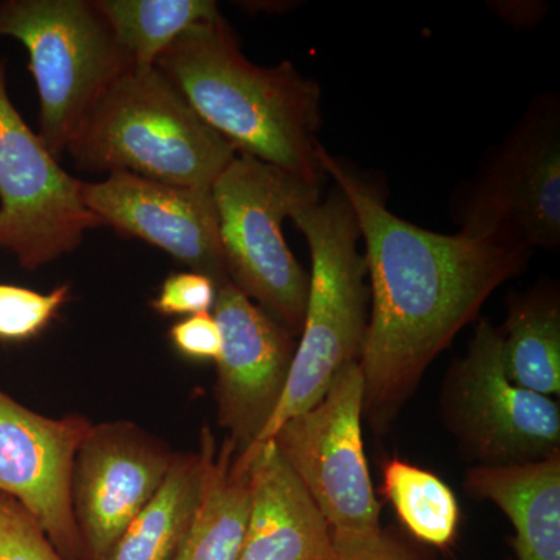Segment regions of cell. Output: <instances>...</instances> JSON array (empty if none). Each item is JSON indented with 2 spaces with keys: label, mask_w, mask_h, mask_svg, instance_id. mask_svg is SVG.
I'll list each match as a JSON object with an SVG mask.
<instances>
[{
  "label": "cell",
  "mask_w": 560,
  "mask_h": 560,
  "mask_svg": "<svg viewBox=\"0 0 560 560\" xmlns=\"http://www.w3.org/2000/svg\"><path fill=\"white\" fill-rule=\"evenodd\" d=\"M291 220L311 248L307 308L282 399L254 448L270 441L287 420L318 404L338 372L360 363L366 338L370 287L359 249L360 228L348 198L335 187L326 200L302 206Z\"/></svg>",
  "instance_id": "4"
},
{
  "label": "cell",
  "mask_w": 560,
  "mask_h": 560,
  "mask_svg": "<svg viewBox=\"0 0 560 560\" xmlns=\"http://www.w3.org/2000/svg\"><path fill=\"white\" fill-rule=\"evenodd\" d=\"M442 418L477 466L534 463L560 453V408L508 378L500 329L482 319L466 355L448 371Z\"/></svg>",
  "instance_id": "7"
},
{
  "label": "cell",
  "mask_w": 560,
  "mask_h": 560,
  "mask_svg": "<svg viewBox=\"0 0 560 560\" xmlns=\"http://www.w3.org/2000/svg\"><path fill=\"white\" fill-rule=\"evenodd\" d=\"M175 456L171 445L130 420L92 423L70 482L81 560L108 559L121 533L161 489Z\"/></svg>",
  "instance_id": "10"
},
{
  "label": "cell",
  "mask_w": 560,
  "mask_h": 560,
  "mask_svg": "<svg viewBox=\"0 0 560 560\" xmlns=\"http://www.w3.org/2000/svg\"><path fill=\"white\" fill-rule=\"evenodd\" d=\"M66 151L81 171L127 172L206 191L237 156L154 66L120 73Z\"/></svg>",
  "instance_id": "3"
},
{
  "label": "cell",
  "mask_w": 560,
  "mask_h": 560,
  "mask_svg": "<svg viewBox=\"0 0 560 560\" xmlns=\"http://www.w3.org/2000/svg\"><path fill=\"white\" fill-rule=\"evenodd\" d=\"M217 291L215 282L201 272H176L164 280L151 307L164 316L210 313L215 305Z\"/></svg>",
  "instance_id": "24"
},
{
  "label": "cell",
  "mask_w": 560,
  "mask_h": 560,
  "mask_svg": "<svg viewBox=\"0 0 560 560\" xmlns=\"http://www.w3.org/2000/svg\"><path fill=\"white\" fill-rule=\"evenodd\" d=\"M132 66L151 68L184 32L220 16L212 0H95Z\"/></svg>",
  "instance_id": "20"
},
{
  "label": "cell",
  "mask_w": 560,
  "mask_h": 560,
  "mask_svg": "<svg viewBox=\"0 0 560 560\" xmlns=\"http://www.w3.org/2000/svg\"><path fill=\"white\" fill-rule=\"evenodd\" d=\"M501 335L508 378L540 396L560 394V304L545 289L515 298Z\"/></svg>",
  "instance_id": "19"
},
{
  "label": "cell",
  "mask_w": 560,
  "mask_h": 560,
  "mask_svg": "<svg viewBox=\"0 0 560 560\" xmlns=\"http://www.w3.org/2000/svg\"><path fill=\"white\" fill-rule=\"evenodd\" d=\"M70 176L10 101L0 62V249L21 268L38 270L73 253L102 226Z\"/></svg>",
  "instance_id": "9"
},
{
  "label": "cell",
  "mask_w": 560,
  "mask_h": 560,
  "mask_svg": "<svg viewBox=\"0 0 560 560\" xmlns=\"http://www.w3.org/2000/svg\"><path fill=\"white\" fill-rule=\"evenodd\" d=\"M329 560H429L388 530L331 533Z\"/></svg>",
  "instance_id": "25"
},
{
  "label": "cell",
  "mask_w": 560,
  "mask_h": 560,
  "mask_svg": "<svg viewBox=\"0 0 560 560\" xmlns=\"http://www.w3.org/2000/svg\"><path fill=\"white\" fill-rule=\"evenodd\" d=\"M212 312L223 338L215 361L217 423L238 456L259 444L278 410L296 337L232 282L219 287Z\"/></svg>",
  "instance_id": "11"
},
{
  "label": "cell",
  "mask_w": 560,
  "mask_h": 560,
  "mask_svg": "<svg viewBox=\"0 0 560 560\" xmlns=\"http://www.w3.org/2000/svg\"><path fill=\"white\" fill-rule=\"evenodd\" d=\"M171 340L180 355L197 361L219 360L223 346L220 326L212 313L187 316L173 324Z\"/></svg>",
  "instance_id": "26"
},
{
  "label": "cell",
  "mask_w": 560,
  "mask_h": 560,
  "mask_svg": "<svg viewBox=\"0 0 560 560\" xmlns=\"http://www.w3.org/2000/svg\"><path fill=\"white\" fill-rule=\"evenodd\" d=\"M92 423L81 415L47 418L0 389V493L31 512L65 560H81L70 482Z\"/></svg>",
  "instance_id": "13"
},
{
  "label": "cell",
  "mask_w": 560,
  "mask_h": 560,
  "mask_svg": "<svg viewBox=\"0 0 560 560\" xmlns=\"http://www.w3.org/2000/svg\"><path fill=\"white\" fill-rule=\"evenodd\" d=\"M320 184L237 154L212 187L231 282L294 337L304 326L311 278L287 245L282 223L320 200Z\"/></svg>",
  "instance_id": "5"
},
{
  "label": "cell",
  "mask_w": 560,
  "mask_h": 560,
  "mask_svg": "<svg viewBox=\"0 0 560 560\" xmlns=\"http://www.w3.org/2000/svg\"><path fill=\"white\" fill-rule=\"evenodd\" d=\"M69 300V285L49 293L0 283V341L31 340L49 326Z\"/></svg>",
  "instance_id": "22"
},
{
  "label": "cell",
  "mask_w": 560,
  "mask_h": 560,
  "mask_svg": "<svg viewBox=\"0 0 560 560\" xmlns=\"http://www.w3.org/2000/svg\"><path fill=\"white\" fill-rule=\"evenodd\" d=\"M382 492L416 540L441 550L455 541L459 526L458 500L447 482L433 471L408 460L388 459L383 464Z\"/></svg>",
  "instance_id": "21"
},
{
  "label": "cell",
  "mask_w": 560,
  "mask_h": 560,
  "mask_svg": "<svg viewBox=\"0 0 560 560\" xmlns=\"http://www.w3.org/2000/svg\"><path fill=\"white\" fill-rule=\"evenodd\" d=\"M318 156L352 206L364 241L371 315L360 360L363 418L383 433L427 368L495 290L525 270L530 250L466 226L453 235L415 226L323 145Z\"/></svg>",
  "instance_id": "1"
},
{
  "label": "cell",
  "mask_w": 560,
  "mask_h": 560,
  "mask_svg": "<svg viewBox=\"0 0 560 560\" xmlns=\"http://www.w3.org/2000/svg\"><path fill=\"white\" fill-rule=\"evenodd\" d=\"M249 469V517L237 560H329L331 529L275 442L235 455Z\"/></svg>",
  "instance_id": "15"
},
{
  "label": "cell",
  "mask_w": 560,
  "mask_h": 560,
  "mask_svg": "<svg viewBox=\"0 0 560 560\" xmlns=\"http://www.w3.org/2000/svg\"><path fill=\"white\" fill-rule=\"evenodd\" d=\"M0 38L28 51L38 136L58 161L103 92L131 68L130 57L90 0H0Z\"/></svg>",
  "instance_id": "6"
},
{
  "label": "cell",
  "mask_w": 560,
  "mask_h": 560,
  "mask_svg": "<svg viewBox=\"0 0 560 560\" xmlns=\"http://www.w3.org/2000/svg\"><path fill=\"white\" fill-rule=\"evenodd\" d=\"M464 488L510 518L517 560H560V453L534 463L471 467Z\"/></svg>",
  "instance_id": "16"
},
{
  "label": "cell",
  "mask_w": 560,
  "mask_h": 560,
  "mask_svg": "<svg viewBox=\"0 0 560 560\" xmlns=\"http://www.w3.org/2000/svg\"><path fill=\"white\" fill-rule=\"evenodd\" d=\"M363 410V374L360 363H352L338 372L318 404L287 420L270 440L331 533L382 529L364 453Z\"/></svg>",
  "instance_id": "8"
},
{
  "label": "cell",
  "mask_w": 560,
  "mask_h": 560,
  "mask_svg": "<svg viewBox=\"0 0 560 560\" xmlns=\"http://www.w3.org/2000/svg\"><path fill=\"white\" fill-rule=\"evenodd\" d=\"M81 197L102 224L165 250L217 287L231 282L212 191L114 172L102 183H81Z\"/></svg>",
  "instance_id": "14"
},
{
  "label": "cell",
  "mask_w": 560,
  "mask_h": 560,
  "mask_svg": "<svg viewBox=\"0 0 560 560\" xmlns=\"http://www.w3.org/2000/svg\"><path fill=\"white\" fill-rule=\"evenodd\" d=\"M249 469L230 440L215 445L206 466L200 504L175 560H237L249 517Z\"/></svg>",
  "instance_id": "18"
},
{
  "label": "cell",
  "mask_w": 560,
  "mask_h": 560,
  "mask_svg": "<svg viewBox=\"0 0 560 560\" xmlns=\"http://www.w3.org/2000/svg\"><path fill=\"white\" fill-rule=\"evenodd\" d=\"M215 445L206 425L197 452L176 453L161 489L121 533L106 560L176 559L197 514L206 466Z\"/></svg>",
  "instance_id": "17"
},
{
  "label": "cell",
  "mask_w": 560,
  "mask_h": 560,
  "mask_svg": "<svg viewBox=\"0 0 560 560\" xmlns=\"http://www.w3.org/2000/svg\"><path fill=\"white\" fill-rule=\"evenodd\" d=\"M154 68L237 154L323 183L320 88L293 62L253 65L220 14L184 32Z\"/></svg>",
  "instance_id": "2"
},
{
  "label": "cell",
  "mask_w": 560,
  "mask_h": 560,
  "mask_svg": "<svg viewBox=\"0 0 560 560\" xmlns=\"http://www.w3.org/2000/svg\"><path fill=\"white\" fill-rule=\"evenodd\" d=\"M555 113H530L486 172L464 226L533 250L560 243V135Z\"/></svg>",
  "instance_id": "12"
},
{
  "label": "cell",
  "mask_w": 560,
  "mask_h": 560,
  "mask_svg": "<svg viewBox=\"0 0 560 560\" xmlns=\"http://www.w3.org/2000/svg\"><path fill=\"white\" fill-rule=\"evenodd\" d=\"M0 560H65L36 518L0 493Z\"/></svg>",
  "instance_id": "23"
}]
</instances>
